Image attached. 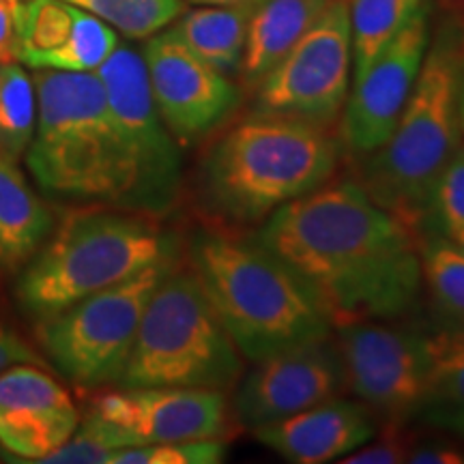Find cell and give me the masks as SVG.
<instances>
[{"label":"cell","mask_w":464,"mask_h":464,"mask_svg":"<svg viewBox=\"0 0 464 464\" xmlns=\"http://www.w3.org/2000/svg\"><path fill=\"white\" fill-rule=\"evenodd\" d=\"M254 239L307 284L334 327L406 316L420 301V232L355 179L324 183L280 207Z\"/></svg>","instance_id":"obj_1"},{"label":"cell","mask_w":464,"mask_h":464,"mask_svg":"<svg viewBox=\"0 0 464 464\" xmlns=\"http://www.w3.org/2000/svg\"><path fill=\"white\" fill-rule=\"evenodd\" d=\"M189 271L243 359H260L334 335V323L307 284L252 237L226 226L189 232Z\"/></svg>","instance_id":"obj_2"},{"label":"cell","mask_w":464,"mask_h":464,"mask_svg":"<svg viewBox=\"0 0 464 464\" xmlns=\"http://www.w3.org/2000/svg\"><path fill=\"white\" fill-rule=\"evenodd\" d=\"M342 142L290 116L252 110L208 144L198 164V200L219 226H254L332 181Z\"/></svg>","instance_id":"obj_3"},{"label":"cell","mask_w":464,"mask_h":464,"mask_svg":"<svg viewBox=\"0 0 464 464\" xmlns=\"http://www.w3.org/2000/svg\"><path fill=\"white\" fill-rule=\"evenodd\" d=\"M464 65V17L448 15L430 34L423 65L392 138L359 168L372 198L421 230L439 174L462 144L458 84Z\"/></svg>","instance_id":"obj_4"},{"label":"cell","mask_w":464,"mask_h":464,"mask_svg":"<svg viewBox=\"0 0 464 464\" xmlns=\"http://www.w3.org/2000/svg\"><path fill=\"white\" fill-rule=\"evenodd\" d=\"M179 254V239L158 218L86 205L67 213L22 269L15 295L22 310L42 321Z\"/></svg>","instance_id":"obj_5"},{"label":"cell","mask_w":464,"mask_h":464,"mask_svg":"<svg viewBox=\"0 0 464 464\" xmlns=\"http://www.w3.org/2000/svg\"><path fill=\"white\" fill-rule=\"evenodd\" d=\"M37 125L26 149L34 183L54 200L125 208L127 172L95 72L34 69Z\"/></svg>","instance_id":"obj_6"},{"label":"cell","mask_w":464,"mask_h":464,"mask_svg":"<svg viewBox=\"0 0 464 464\" xmlns=\"http://www.w3.org/2000/svg\"><path fill=\"white\" fill-rule=\"evenodd\" d=\"M243 355L224 329L200 282L174 269L149 299L119 387H196L228 393Z\"/></svg>","instance_id":"obj_7"},{"label":"cell","mask_w":464,"mask_h":464,"mask_svg":"<svg viewBox=\"0 0 464 464\" xmlns=\"http://www.w3.org/2000/svg\"><path fill=\"white\" fill-rule=\"evenodd\" d=\"M177 266L179 256L160 260L130 280L37 321V342L48 362L78 387L116 385L149 299Z\"/></svg>","instance_id":"obj_8"},{"label":"cell","mask_w":464,"mask_h":464,"mask_svg":"<svg viewBox=\"0 0 464 464\" xmlns=\"http://www.w3.org/2000/svg\"><path fill=\"white\" fill-rule=\"evenodd\" d=\"M127 172V211L161 218L183 188L181 147L158 112L142 52L116 50L97 67Z\"/></svg>","instance_id":"obj_9"},{"label":"cell","mask_w":464,"mask_h":464,"mask_svg":"<svg viewBox=\"0 0 464 464\" xmlns=\"http://www.w3.org/2000/svg\"><path fill=\"white\" fill-rule=\"evenodd\" d=\"M396 321L342 323L334 332L348 390L376 420L409 423L434 368V329Z\"/></svg>","instance_id":"obj_10"},{"label":"cell","mask_w":464,"mask_h":464,"mask_svg":"<svg viewBox=\"0 0 464 464\" xmlns=\"http://www.w3.org/2000/svg\"><path fill=\"white\" fill-rule=\"evenodd\" d=\"M353 84L348 0H332L288 54L256 86L254 110L327 127L342 116Z\"/></svg>","instance_id":"obj_11"},{"label":"cell","mask_w":464,"mask_h":464,"mask_svg":"<svg viewBox=\"0 0 464 464\" xmlns=\"http://www.w3.org/2000/svg\"><path fill=\"white\" fill-rule=\"evenodd\" d=\"M142 58L158 112L181 149L207 140L241 106V86L194 54L172 28L150 34Z\"/></svg>","instance_id":"obj_12"},{"label":"cell","mask_w":464,"mask_h":464,"mask_svg":"<svg viewBox=\"0 0 464 464\" xmlns=\"http://www.w3.org/2000/svg\"><path fill=\"white\" fill-rule=\"evenodd\" d=\"M430 14L432 5L417 11L362 78L353 82L340 116L342 149L353 158L372 155L396 130L430 44Z\"/></svg>","instance_id":"obj_13"},{"label":"cell","mask_w":464,"mask_h":464,"mask_svg":"<svg viewBox=\"0 0 464 464\" xmlns=\"http://www.w3.org/2000/svg\"><path fill=\"white\" fill-rule=\"evenodd\" d=\"M346 390L338 344L327 338L254 362L232 396V417L246 430L269 426Z\"/></svg>","instance_id":"obj_14"},{"label":"cell","mask_w":464,"mask_h":464,"mask_svg":"<svg viewBox=\"0 0 464 464\" xmlns=\"http://www.w3.org/2000/svg\"><path fill=\"white\" fill-rule=\"evenodd\" d=\"M127 448L168 440L230 439L235 417L224 392L196 387H121L91 406Z\"/></svg>","instance_id":"obj_15"},{"label":"cell","mask_w":464,"mask_h":464,"mask_svg":"<svg viewBox=\"0 0 464 464\" xmlns=\"http://www.w3.org/2000/svg\"><path fill=\"white\" fill-rule=\"evenodd\" d=\"M80 421L72 396L42 365H11L0 374V448L14 462H44Z\"/></svg>","instance_id":"obj_16"},{"label":"cell","mask_w":464,"mask_h":464,"mask_svg":"<svg viewBox=\"0 0 464 464\" xmlns=\"http://www.w3.org/2000/svg\"><path fill=\"white\" fill-rule=\"evenodd\" d=\"M119 45V33L65 0L22 3L15 61L52 72H97Z\"/></svg>","instance_id":"obj_17"},{"label":"cell","mask_w":464,"mask_h":464,"mask_svg":"<svg viewBox=\"0 0 464 464\" xmlns=\"http://www.w3.org/2000/svg\"><path fill=\"white\" fill-rule=\"evenodd\" d=\"M376 415L363 402L329 398L286 417L256 428L254 437L293 464L340 462L374 437Z\"/></svg>","instance_id":"obj_18"},{"label":"cell","mask_w":464,"mask_h":464,"mask_svg":"<svg viewBox=\"0 0 464 464\" xmlns=\"http://www.w3.org/2000/svg\"><path fill=\"white\" fill-rule=\"evenodd\" d=\"M54 213L39 198L15 160L0 153V271L17 274L44 247Z\"/></svg>","instance_id":"obj_19"},{"label":"cell","mask_w":464,"mask_h":464,"mask_svg":"<svg viewBox=\"0 0 464 464\" xmlns=\"http://www.w3.org/2000/svg\"><path fill=\"white\" fill-rule=\"evenodd\" d=\"M332 0H258L252 11L239 80L256 89L288 50L307 33Z\"/></svg>","instance_id":"obj_20"},{"label":"cell","mask_w":464,"mask_h":464,"mask_svg":"<svg viewBox=\"0 0 464 464\" xmlns=\"http://www.w3.org/2000/svg\"><path fill=\"white\" fill-rule=\"evenodd\" d=\"M256 3L228 5L183 11L172 22V31L202 61L224 75H237L246 50V37L252 11Z\"/></svg>","instance_id":"obj_21"},{"label":"cell","mask_w":464,"mask_h":464,"mask_svg":"<svg viewBox=\"0 0 464 464\" xmlns=\"http://www.w3.org/2000/svg\"><path fill=\"white\" fill-rule=\"evenodd\" d=\"M413 421L464 437V332L434 327V368Z\"/></svg>","instance_id":"obj_22"},{"label":"cell","mask_w":464,"mask_h":464,"mask_svg":"<svg viewBox=\"0 0 464 464\" xmlns=\"http://www.w3.org/2000/svg\"><path fill=\"white\" fill-rule=\"evenodd\" d=\"M420 256L434 327L464 332V252L443 232H421Z\"/></svg>","instance_id":"obj_23"},{"label":"cell","mask_w":464,"mask_h":464,"mask_svg":"<svg viewBox=\"0 0 464 464\" xmlns=\"http://www.w3.org/2000/svg\"><path fill=\"white\" fill-rule=\"evenodd\" d=\"M430 0H348L353 39V82L362 78L382 48Z\"/></svg>","instance_id":"obj_24"},{"label":"cell","mask_w":464,"mask_h":464,"mask_svg":"<svg viewBox=\"0 0 464 464\" xmlns=\"http://www.w3.org/2000/svg\"><path fill=\"white\" fill-rule=\"evenodd\" d=\"M37 125V89L17 63L0 65V153L20 160Z\"/></svg>","instance_id":"obj_25"},{"label":"cell","mask_w":464,"mask_h":464,"mask_svg":"<svg viewBox=\"0 0 464 464\" xmlns=\"http://www.w3.org/2000/svg\"><path fill=\"white\" fill-rule=\"evenodd\" d=\"M130 39H149L185 11V0H65Z\"/></svg>","instance_id":"obj_26"},{"label":"cell","mask_w":464,"mask_h":464,"mask_svg":"<svg viewBox=\"0 0 464 464\" xmlns=\"http://www.w3.org/2000/svg\"><path fill=\"white\" fill-rule=\"evenodd\" d=\"M226 458V439H198L133 445L116 451L110 464H219Z\"/></svg>","instance_id":"obj_27"},{"label":"cell","mask_w":464,"mask_h":464,"mask_svg":"<svg viewBox=\"0 0 464 464\" xmlns=\"http://www.w3.org/2000/svg\"><path fill=\"white\" fill-rule=\"evenodd\" d=\"M464 228V142L434 183L421 232Z\"/></svg>","instance_id":"obj_28"},{"label":"cell","mask_w":464,"mask_h":464,"mask_svg":"<svg viewBox=\"0 0 464 464\" xmlns=\"http://www.w3.org/2000/svg\"><path fill=\"white\" fill-rule=\"evenodd\" d=\"M415 437L406 430V423L385 421L381 434H376L368 443L342 458V464H398L406 462Z\"/></svg>","instance_id":"obj_29"},{"label":"cell","mask_w":464,"mask_h":464,"mask_svg":"<svg viewBox=\"0 0 464 464\" xmlns=\"http://www.w3.org/2000/svg\"><path fill=\"white\" fill-rule=\"evenodd\" d=\"M406 462L411 464H462L464 450L448 437L415 439Z\"/></svg>","instance_id":"obj_30"},{"label":"cell","mask_w":464,"mask_h":464,"mask_svg":"<svg viewBox=\"0 0 464 464\" xmlns=\"http://www.w3.org/2000/svg\"><path fill=\"white\" fill-rule=\"evenodd\" d=\"M20 363H34L45 368L44 357L0 318V374L9 370L11 365Z\"/></svg>","instance_id":"obj_31"},{"label":"cell","mask_w":464,"mask_h":464,"mask_svg":"<svg viewBox=\"0 0 464 464\" xmlns=\"http://www.w3.org/2000/svg\"><path fill=\"white\" fill-rule=\"evenodd\" d=\"M22 0H0V65L15 61Z\"/></svg>","instance_id":"obj_32"},{"label":"cell","mask_w":464,"mask_h":464,"mask_svg":"<svg viewBox=\"0 0 464 464\" xmlns=\"http://www.w3.org/2000/svg\"><path fill=\"white\" fill-rule=\"evenodd\" d=\"M191 5H207V7H228V5H247L258 3V0H185Z\"/></svg>","instance_id":"obj_33"},{"label":"cell","mask_w":464,"mask_h":464,"mask_svg":"<svg viewBox=\"0 0 464 464\" xmlns=\"http://www.w3.org/2000/svg\"><path fill=\"white\" fill-rule=\"evenodd\" d=\"M458 116H460V130L464 138V65L460 72V84H458Z\"/></svg>","instance_id":"obj_34"},{"label":"cell","mask_w":464,"mask_h":464,"mask_svg":"<svg viewBox=\"0 0 464 464\" xmlns=\"http://www.w3.org/2000/svg\"><path fill=\"white\" fill-rule=\"evenodd\" d=\"M443 235H445V237H450V239H451V241H454V243H456V246H458V247H460V249H462V252H464V228L448 230V232H443Z\"/></svg>","instance_id":"obj_35"}]
</instances>
